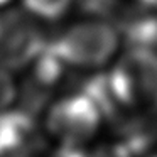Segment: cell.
<instances>
[{
  "mask_svg": "<svg viewBox=\"0 0 157 157\" xmlns=\"http://www.w3.org/2000/svg\"><path fill=\"white\" fill-rule=\"evenodd\" d=\"M106 76L115 98L127 112L157 113V52L154 48L132 46Z\"/></svg>",
  "mask_w": 157,
  "mask_h": 157,
  "instance_id": "cell-1",
  "label": "cell"
},
{
  "mask_svg": "<svg viewBox=\"0 0 157 157\" xmlns=\"http://www.w3.org/2000/svg\"><path fill=\"white\" fill-rule=\"evenodd\" d=\"M120 34L113 25L100 21L78 22L63 31L46 48L64 66L96 68L115 54Z\"/></svg>",
  "mask_w": 157,
  "mask_h": 157,
  "instance_id": "cell-2",
  "label": "cell"
},
{
  "mask_svg": "<svg viewBox=\"0 0 157 157\" xmlns=\"http://www.w3.org/2000/svg\"><path fill=\"white\" fill-rule=\"evenodd\" d=\"M101 118L103 115L95 100L81 90L52 103L46 127L63 145H79L98 132Z\"/></svg>",
  "mask_w": 157,
  "mask_h": 157,
  "instance_id": "cell-3",
  "label": "cell"
},
{
  "mask_svg": "<svg viewBox=\"0 0 157 157\" xmlns=\"http://www.w3.org/2000/svg\"><path fill=\"white\" fill-rule=\"evenodd\" d=\"M34 19L27 10L0 14V68H25L42 52L48 42Z\"/></svg>",
  "mask_w": 157,
  "mask_h": 157,
  "instance_id": "cell-4",
  "label": "cell"
},
{
  "mask_svg": "<svg viewBox=\"0 0 157 157\" xmlns=\"http://www.w3.org/2000/svg\"><path fill=\"white\" fill-rule=\"evenodd\" d=\"M37 142V130L31 112H0V157H29Z\"/></svg>",
  "mask_w": 157,
  "mask_h": 157,
  "instance_id": "cell-5",
  "label": "cell"
},
{
  "mask_svg": "<svg viewBox=\"0 0 157 157\" xmlns=\"http://www.w3.org/2000/svg\"><path fill=\"white\" fill-rule=\"evenodd\" d=\"M83 7L91 14L112 15L122 21L135 10H150L157 7V0H81Z\"/></svg>",
  "mask_w": 157,
  "mask_h": 157,
  "instance_id": "cell-6",
  "label": "cell"
},
{
  "mask_svg": "<svg viewBox=\"0 0 157 157\" xmlns=\"http://www.w3.org/2000/svg\"><path fill=\"white\" fill-rule=\"evenodd\" d=\"M75 0H24V7L36 19L56 21L69 10Z\"/></svg>",
  "mask_w": 157,
  "mask_h": 157,
  "instance_id": "cell-7",
  "label": "cell"
},
{
  "mask_svg": "<svg viewBox=\"0 0 157 157\" xmlns=\"http://www.w3.org/2000/svg\"><path fill=\"white\" fill-rule=\"evenodd\" d=\"M17 96V86L9 69L0 68V112L12 105Z\"/></svg>",
  "mask_w": 157,
  "mask_h": 157,
  "instance_id": "cell-8",
  "label": "cell"
},
{
  "mask_svg": "<svg viewBox=\"0 0 157 157\" xmlns=\"http://www.w3.org/2000/svg\"><path fill=\"white\" fill-rule=\"evenodd\" d=\"M133 155H135V154L132 152V149H130L123 140L122 142L101 145L93 154H90V157H133Z\"/></svg>",
  "mask_w": 157,
  "mask_h": 157,
  "instance_id": "cell-9",
  "label": "cell"
},
{
  "mask_svg": "<svg viewBox=\"0 0 157 157\" xmlns=\"http://www.w3.org/2000/svg\"><path fill=\"white\" fill-rule=\"evenodd\" d=\"M52 157H90V154L79 149V145H61L52 154Z\"/></svg>",
  "mask_w": 157,
  "mask_h": 157,
  "instance_id": "cell-10",
  "label": "cell"
},
{
  "mask_svg": "<svg viewBox=\"0 0 157 157\" xmlns=\"http://www.w3.org/2000/svg\"><path fill=\"white\" fill-rule=\"evenodd\" d=\"M10 0H0V7H4V5H7Z\"/></svg>",
  "mask_w": 157,
  "mask_h": 157,
  "instance_id": "cell-11",
  "label": "cell"
},
{
  "mask_svg": "<svg viewBox=\"0 0 157 157\" xmlns=\"http://www.w3.org/2000/svg\"><path fill=\"white\" fill-rule=\"evenodd\" d=\"M150 157H157V155H150Z\"/></svg>",
  "mask_w": 157,
  "mask_h": 157,
  "instance_id": "cell-12",
  "label": "cell"
}]
</instances>
